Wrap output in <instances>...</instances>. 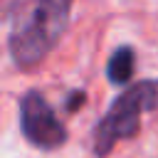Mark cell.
I'll return each mask as SVG.
<instances>
[{
    "mask_svg": "<svg viewBox=\"0 0 158 158\" xmlns=\"http://www.w3.org/2000/svg\"><path fill=\"white\" fill-rule=\"evenodd\" d=\"M69 10L72 0H37L30 10L15 17L7 47L17 67H35L52 52L67 30Z\"/></svg>",
    "mask_w": 158,
    "mask_h": 158,
    "instance_id": "obj_1",
    "label": "cell"
},
{
    "mask_svg": "<svg viewBox=\"0 0 158 158\" xmlns=\"http://www.w3.org/2000/svg\"><path fill=\"white\" fill-rule=\"evenodd\" d=\"M158 109V79H143L126 91H121L104 118L94 128L91 151L96 158H106L116 141L133 138L141 128V114Z\"/></svg>",
    "mask_w": 158,
    "mask_h": 158,
    "instance_id": "obj_2",
    "label": "cell"
},
{
    "mask_svg": "<svg viewBox=\"0 0 158 158\" xmlns=\"http://www.w3.org/2000/svg\"><path fill=\"white\" fill-rule=\"evenodd\" d=\"M20 126L22 136L44 151L59 148L67 143V128L57 118L54 109L47 104V99L40 91H27L20 101Z\"/></svg>",
    "mask_w": 158,
    "mask_h": 158,
    "instance_id": "obj_3",
    "label": "cell"
},
{
    "mask_svg": "<svg viewBox=\"0 0 158 158\" xmlns=\"http://www.w3.org/2000/svg\"><path fill=\"white\" fill-rule=\"evenodd\" d=\"M133 62H136L133 49H131L128 44L118 47V49L111 54L109 64H106V77H109V81H111V84H126V81L131 79V74H133Z\"/></svg>",
    "mask_w": 158,
    "mask_h": 158,
    "instance_id": "obj_4",
    "label": "cell"
},
{
    "mask_svg": "<svg viewBox=\"0 0 158 158\" xmlns=\"http://www.w3.org/2000/svg\"><path fill=\"white\" fill-rule=\"evenodd\" d=\"M84 99H86V94L77 89V91H72V94H69V99H67V106H64V109H67V111H77V109L84 104Z\"/></svg>",
    "mask_w": 158,
    "mask_h": 158,
    "instance_id": "obj_5",
    "label": "cell"
}]
</instances>
